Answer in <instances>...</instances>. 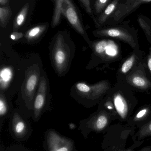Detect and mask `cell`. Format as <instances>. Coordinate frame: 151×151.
Here are the masks:
<instances>
[{
	"instance_id": "6da1fadb",
	"label": "cell",
	"mask_w": 151,
	"mask_h": 151,
	"mask_svg": "<svg viewBox=\"0 0 151 151\" xmlns=\"http://www.w3.org/2000/svg\"><path fill=\"white\" fill-rule=\"evenodd\" d=\"M106 96L112 101L115 111L122 119H126L138 104L134 91L121 80L112 86Z\"/></svg>"
},
{
	"instance_id": "7a4b0ae2",
	"label": "cell",
	"mask_w": 151,
	"mask_h": 151,
	"mask_svg": "<svg viewBox=\"0 0 151 151\" xmlns=\"http://www.w3.org/2000/svg\"><path fill=\"white\" fill-rule=\"evenodd\" d=\"M97 37H108L121 41L128 44L134 50L140 49L137 30L133 26L123 22L111 25L94 31Z\"/></svg>"
},
{
	"instance_id": "3957f363",
	"label": "cell",
	"mask_w": 151,
	"mask_h": 151,
	"mask_svg": "<svg viewBox=\"0 0 151 151\" xmlns=\"http://www.w3.org/2000/svg\"><path fill=\"white\" fill-rule=\"evenodd\" d=\"M119 40L115 39H103L92 44L95 55L101 62L111 64L122 59L123 55Z\"/></svg>"
},
{
	"instance_id": "277c9868",
	"label": "cell",
	"mask_w": 151,
	"mask_h": 151,
	"mask_svg": "<svg viewBox=\"0 0 151 151\" xmlns=\"http://www.w3.org/2000/svg\"><path fill=\"white\" fill-rule=\"evenodd\" d=\"M121 81L129 85L134 91L151 93V75L144 61Z\"/></svg>"
},
{
	"instance_id": "5b68a950",
	"label": "cell",
	"mask_w": 151,
	"mask_h": 151,
	"mask_svg": "<svg viewBox=\"0 0 151 151\" xmlns=\"http://www.w3.org/2000/svg\"><path fill=\"white\" fill-rule=\"evenodd\" d=\"M70 47L62 34L57 36L52 51V58L55 68L59 74L65 72L70 62Z\"/></svg>"
},
{
	"instance_id": "8992f818",
	"label": "cell",
	"mask_w": 151,
	"mask_h": 151,
	"mask_svg": "<svg viewBox=\"0 0 151 151\" xmlns=\"http://www.w3.org/2000/svg\"><path fill=\"white\" fill-rule=\"evenodd\" d=\"M151 2V0H127L125 3H119L110 20V25L122 22L123 19L134 11L143 4Z\"/></svg>"
},
{
	"instance_id": "52a82bcc",
	"label": "cell",
	"mask_w": 151,
	"mask_h": 151,
	"mask_svg": "<svg viewBox=\"0 0 151 151\" xmlns=\"http://www.w3.org/2000/svg\"><path fill=\"white\" fill-rule=\"evenodd\" d=\"M61 14L67 19L71 25L90 43L87 34L82 27L75 7L71 0H64L61 5Z\"/></svg>"
},
{
	"instance_id": "ba28073f",
	"label": "cell",
	"mask_w": 151,
	"mask_h": 151,
	"mask_svg": "<svg viewBox=\"0 0 151 151\" xmlns=\"http://www.w3.org/2000/svg\"><path fill=\"white\" fill-rule=\"evenodd\" d=\"M145 56V52L140 49L135 50L123 61L117 72L118 80H122L132 70L142 63Z\"/></svg>"
},
{
	"instance_id": "9c48e42d",
	"label": "cell",
	"mask_w": 151,
	"mask_h": 151,
	"mask_svg": "<svg viewBox=\"0 0 151 151\" xmlns=\"http://www.w3.org/2000/svg\"><path fill=\"white\" fill-rule=\"evenodd\" d=\"M39 76L40 70L38 66H32L27 72L24 94L27 103H31L33 100L35 90L39 80Z\"/></svg>"
},
{
	"instance_id": "30bf717a",
	"label": "cell",
	"mask_w": 151,
	"mask_h": 151,
	"mask_svg": "<svg viewBox=\"0 0 151 151\" xmlns=\"http://www.w3.org/2000/svg\"><path fill=\"white\" fill-rule=\"evenodd\" d=\"M47 91V81L45 78L43 76L41 78L38 91L34 104L35 114V115H39L43 108L45 104Z\"/></svg>"
},
{
	"instance_id": "8fae6325",
	"label": "cell",
	"mask_w": 151,
	"mask_h": 151,
	"mask_svg": "<svg viewBox=\"0 0 151 151\" xmlns=\"http://www.w3.org/2000/svg\"><path fill=\"white\" fill-rule=\"evenodd\" d=\"M119 1L120 0H113L108 4L98 18L95 19V23L99 27H103L104 25L115 12L119 4Z\"/></svg>"
},
{
	"instance_id": "7c38bea8",
	"label": "cell",
	"mask_w": 151,
	"mask_h": 151,
	"mask_svg": "<svg viewBox=\"0 0 151 151\" xmlns=\"http://www.w3.org/2000/svg\"><path fill=\"white\" fill-rule=\"evenodd\" d=\"M139 26L145 34L148 42L151 44V20L148 17L139 14L137 17Z\"/></svg>"
},
{
	"instance_id": "4fadbf2b",
	"label": "cell",
	"mask_w": 151,
	"mask_h": 151,
	"mask_svg": "<svg viewBox=\"0 0 151 151\" xmlns=\"http://www.w3.org/2000/svg\"><path fill=\"white\" fill-rule=\"evenodd\" d=\"M29 9V4L24 5L21 10L18 13L14 19L13 23V29L17 30L19 29L25 23Z\"/></svg>"
},
{
	"instance_id": "5bb4252c",
	"label": "cell",
	"mask_w": 151,
	"mask_h": 151,
	"mask_svg": "<svg viewBox=\"0 0 151 151\" xmlns=\"http://www.w3.org/2000/svg\"><path fill=\"white\" fill-rule=\"evenodd\" d=\"M13 76V71L10 67H4L0 73V83L1 88L5 89L10 82Z\"/></svg>"
},
{
	"instance_id": "9a60e30c",
	"label": "cell",
	"mask_w": 151,
	"mask_h": 151,
	"mask_svg": "<svg viewBox=\"0 0 151 151\" xmlns=\"http://www.w3.org/2000/svg\"><path fill=\"white\" fill-rule=\"evenodd\" d=\"M48 27L47 24L36 26L28 30L25 34V37L28 40H34L39 38Z\"/></svg>"
},
{
	"instance_id": "2e32d148",
	"label": "cell",
	"mask_w": 151,
	"mask_h": 151,
	"mask_svg": "<svg viewBox=\"0 0 151 151\" xmlns=\"http://www.w3.org/2000/svg\"><path fill=\"white\" fill-rule=\"evenodd\" d=\"M12 12L9 5L0 7V24L1 27L5 28L9 21Z\"/></svg>"
},
{
	"instance_id": "e0dca14e",
	"label": "cell",
	"mask_w": 151,
	"mask_h": 151,
	"mask_svg": "<svg viewBox=\"0 0 151 151\" xmlns=\"http://www.w3.org/2000/svg\"><path fill=\"white\" fill-rule=\"evenodd\" d=\"M64 1V0H54L55 8L51 22V26L53 28L57 26L60 22L61 14V5Z\"/></svg>"
},
{
	"instance_id": "ac0fdd59",
	"label": "cell",
	"mask_w": 151,
	"mask_h": 151,
	"mask_svg": "<svg viewBox=\"0 0 151 151\" xmlns=\"http://www.w3.org/2000/svg\"><path fill=\"white\" fill-rule=\"evenodd\" d=\"M104 112L98 117L96 121V127L98 129H103L108 123V118L106 115L103 114Z\"/></svg>"
},
{
	"instance_id": "d6986e66",
	"label": "cell",
	"mask_w": 151,
	"mask_h": 151,
	"mask_svg": "<svg viewBox=\"0 0 151 151\" xmlns=\"http://www.w3.org/2000/svg\"><path fill=\"white\" fill-rule=\"evenodd\" d=\"M16 121L14 124V130L17 134H20L23 133L25 128V122L19 118L18 115L15 117Z\"/></svg>"
},
{
	"instance_id": "ffe728a7",
	"label": "cell",
	"mask_w": 151,
	"mask_h": 151,
	"mask_svg": "<svg viewBox=\"0 0 151 151\" xmlns=\"http://www.w3.org/2000/svg\"><path fill=\"white\" fill-rule=\"evenodd\" d=\"M76 87L79 91L88 97L91 91V86L84 83H79L76 84Z\"/></svg>"
},
{
	"instance_id": "44dd1931",
	"label": "cell",
	"mask_w": 151,
	"mask_h": 151,
	"mask_svg": "<svg viewBox=\"0 0 151 151\" xmlns=\"http://www.w3.org/2000/svg\"><path fill=\"white\" fill-rule=\"evenodd\" d=\"M110 0H96L95 4V9L97 13L102 12L108 5Z\"/></svg>"
},
{
	"instance_id": "7402d4cb",
	"label": "cell",
	"mask_w": 151,
	"mask_h": 151,
	"mask_svg": "<svg viewBox=\"0 0 151 151\" xmlns=\"http://www.w3.org/2000/svg\"><path fill=\"white\" fill-rule=\"evenodd\" d=\"M8 111V105L6 103L5 98L2 94L0 96V115L4 116L6 114Z\"/></svg>"
},
{
	"instance_id": "603a6c76",
	"label": "cell",
	"mask_w": 151,
	"mask_h": 151,
	"mask_svg": "<svg viewBox=\"0 0 151 151\" xmlns=\"http://www.w3.org/2000/svg\"><path fill=\"white\" fill-rule=\"evenodd\" d=\"M145 66L151 75V47L150 48L149 54L145 55L144 61Z\"/></svg>"
},
{
	"instance_id": "cb8c5ba5",
	"label": "cell",
	"mask_w": 151,
	"mask_h": 151,
	"mask_svg": "<svg viewBox=\"0 0 151 151\" xmlns=\"http://www.w3.org/2000/svg\"><path fill=\"white\" fill-rule=\"evenodd\" d=\"M87 12L90 15L92 14L90 0H80Z\"/></svg>"
},
{
	"instance_id": "d4e9b609",
	"label": "cell",
	"mask_w": 151,
	"mask_h": 151,
	"mask_svg": "<svg viewBox=\"0 0 151 151\" xmlns=\"http://www.w3.org/2000/svg\"><path fill=\"white\" fill-rule=\"evenodd\" d=\"M23 35H24L22 33L14 32L10 35V37L13 40L17 41L22 38Z\"/></svg>"
},
{
	"instance_id": "484cf974",
	"label": "cell",
	"mask_w": 151,
	"mask_h": 151,
	"mask_svg": "<svg viewBox=\"0 0 151 151\" xmlns=\"http://www.w3.org/2000/svg\"><path fill=\"white\" fill-rule=\"evenodd\" d=\"M8 1L9 0H0L1 6H5V5L8 3Z\"/></svg>"
},
{
	"instance_id": "4316f807",
	"label": "cell",
	"mask_w": 151,
	"mask_h": 151,
	"mask_svg": "<svg viewBox=\"0 0 151 151\" xmlns=\"http://www.w3.org/2000/svg\"><path fill=\"white\" fill-rule=\"evenodd\" d=\"M149 128H150V130L151 131V123L150 124V127H149Z\"/></svg>"
}]
</instances>
